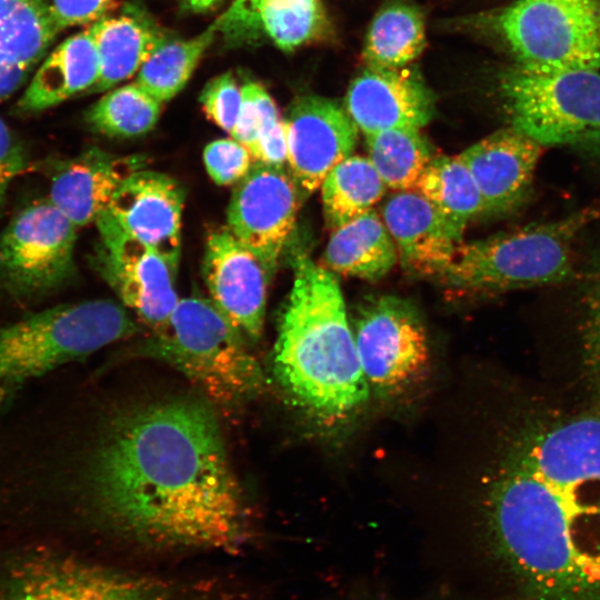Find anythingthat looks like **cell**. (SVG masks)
I'll use <instances>...</instances> for the list:
<instances>
[{
  "instance_id": "4fadbf2b",
  "label": "cell",
  "mask_w": 600,
  "mask_h": 600,
  "mask_svg": "<svg viewBox=\"0 0 600 600\" xmlns=\"http://www.w3.org/2000/svg\"><path fill=\"white\" fill-rule=\"evenodd\" d=\"M99 233L94 264L122 304L153 333L170 319L179 297L177 271L151 248L128 234L103 212L94 222Z\"/></svg>"
},
{
  "instance_id": "4dcf8cb0",
  "label": "cell",
  "mask_w": 600,
  "mask_h": 600,
  "mask_svg": "<svg viewBox=\"0 0 600 600\" xmlns=\"http://www.w3.org/2000/svg\"><path fill=\"white\" fill-rule=\"evenodd\" d=\"M368 158L387 188L413 190L432 159L427 140L417 128H393L366 136Z\"/></svg>"
},
{
  "instance_id": "8d00e7d4",
  "label": "cell",
  "mask_w": 600,
  "mask_h": 600,
  "mask_svg": "<svg viewBox=\"0 0 600 600\" xmlns=\"http://www.w3.org/2000/svg\"><path fill=\"white\" fill-rule=\"evenodd\" d=\"M28 166V154L22 142L0 118V210L13 180Z\"/></svg>"
},
{
  "instance_id": "4316f807",
  "label": "cell",
  "mask_w": 600,
  "mask_h": 600,
  "mask_svg": "<svg viewBox=\"0 0 600 600\" xmlns=\"http://www.w3.org/2000/svg\"><path fill=\"white\" fill-rule=\"evenodd\" d=\"M426 44L421 11L406 1H392L374 16L363 46L368 67L402 68L416 60Z\"/></svg>"
},
{
  "instance_id": "ba28073f",
  "label": "cell",
  "mask_w": 600,
  "mask_h": 600,
  "mask_svg": "<svg viewBox=\"0 0 600 600\" xmlns=\"http://www.w3.org/2000/svg\"><path fill=\"white\" fill-rule=\"evenodd\" d=\"M123 306L108 299L56 306L0 328V386L29 379L137 333Z\"/></svg>"
},
{
  "instance_id": "2e32d148",
  "label": "cell",
  "mask_w": 600,
  "mask_h": 600,
  "mask_svg": "<svg viewBox=\"0 0 600 600\" xmlns=\"http://www.w3.org/2000/svg\"><path fill=\"white\" fill-rule=\"evenodd\" d=\"M202 277L217 308L247 339L258 340L271 279L260 258L227 227L218 228L206 240Z\"/></svg>"
},
{
  "instance_id": "cb8c5ba5",
  "label": "cell",
  "mask_w": 600,
  "mask_h": 600,
  "mask_svg": "<svg viewBox=\"0 0 600 600\" xmlns=\"http://www.w3.org/2000/svg\"><path fill=\"white\" fill-rule=\"evenodd\" d=\"M396 243L381 216L372 208L332 230L323 267L333 273L377 281L398 262Z\"/></svg>"
},
{
  "instance_id": "f546056e",
  "label": "cell",
  "mask_w": 600,
  "mask_h": 600,
  "mask_svg": "<svg viewBox=\"0 0 600 600\" xmlns=\"http://www.w3.org/2000/svg\"><path fill=\"white\" fill-rule=\"evenodd\" d=\"M219 26L218 17L196 37L164 42L140 68L136 82L161 103L171 100L189 81L214 41Z\"/></svg>"
},
{
  "instance_id": "74e56055",
  "label": "cell",
  "mask_w": 600,
  "mask_h": 600,
  "mask_svg": "<svg viewBox=\"0 0 600 600\" xmlns=\"http://www.w3.org/2000/svg\"><path fill=\"white\" fill-rule=\"evenodd\" d=\"M110 0H52L54 21L62 31L73 26L91 24L100 19Z\"/></svg>"
},
{
  "instance_id": "83f0119b",
  "label": "cell",
  "mask_w": 600,
  "mask_h": 600,
  "mask_svg": "<svg viewBox=\"0 0 600 600\" xmlns=\"http://www.w3.org/2000/svg\"><path fill=\"white\" fill-rule=\"evenodd\" d=\"M320 188L326 223L333 230L371 210L387 186L369 158L351 154L327 174Z\"/></svg>"
},
{
  "instance_id": "6da1fadb",
  "label": "cell",
  "mask_w": 600,
  "mask_h": 600,
  "mask_svg": "<svg viewBox=\"0 0 600 600\" xmlns=\"http://www.w3.org/2000/svg\"><path fill=\"white\" fill-rule=\"evenodd\" d=\"M473 506L520 600H600V409L534 373L491 381Z\"/></svg>"
},
{
  "instance_id": "5b68a950",
  "label": "cell",
  "mask_w": 600,
  "mask_h": 600,
  "mask_svg": "<svg viewBox=\"0 0 600 600\" xmlns=\"http://www.w3.org/2000/svg\"><path fill=\"white\" fill-rule=\"evenodd\" d=\"M597 222L600 203L551 221L462 242L439 279L449 289L473 296L569 282L578 266L577 240Z\"/></svg>"
},
{
  "instance_id": "ab89813d",
  "label": "cell",
  "mask_w": 600,
  "mask_h": 600,
  "mask_svg": "<svg viewBox=\"0 0 600 600\" xmlns=\"http://www.w3.org/2000/svg\"><path fill=\"white\" fill-rule=\"evenodd\" d=\"M20 387L18 386H0V417L4 412V409H7L10 404L16 391Z\"/></svg>"
},
{
  "instance_id": "d590c367",
  "label": "cell",
  "mask_w": 600,
  "mask_h": 600,
  "mask_svg": "<svg viewBox=\"0 0 600 600\" xmlns=\"http://www.w3.org/2000/svg\"><path fill=\"white\" fill-rule=\"evenodd\" d=\"M258 0H233L219 17V32L232 44L252 42L261 33L257 13Z\"/></svg>"
},
{
  "instance_id": "7c38bea8",
  "label": "cell",
  "mask_w": 600,
  "mask_h": 600,
  "mask_svg": "<svg viewBox=\"0 0 600 600\" xmlns=\"http://www.w3.org/2000/svg\"><path fill=\"white\" fill-rule=\"evenodd\" d=\"M353 336L363 374L377 396H401L427 373L428 337L409 302L391 296L370 301L357 320Z\"/></svg>"
},
{
  "instance_id": "9a60e30c",
  "label": "cell",
  "mask_w": 600,
  "mask_h": 600,
  "mask_svg": "<svg viewBox=\"0 0 600 600\" xmlns=\"http://www.w3.org/2000/svg\"><path fill=\"white\" fill-rule=\"evenodd\" d=\"M283 123L289 172L298 188L309 193L352 154L358 141V128L349 113L323 97L296 99Z\"/></svg>"
},
{
  "instance_id": "7a4b0ae2",
  "label": "cell",
  "mask_w": 600,
  "mask_h": 600,
  "mask_svg": "<svg viewBox=\"0 0 600 600\" xmlns=\"http://www.w3.org/2000/svg\"><path fill=\"white\" fill-rule=\"evenodd\" d=\"M100 427L70 480L72 497L94 527L147 549L243 546L247 508L207 402L141 401Z\"/></svg>"
},
{
  "instance_id": "8992f818",
  "label": "cell",
  "mask_w": 600,
  "mask_h": 600,
  "mask_svg": "<svg viewBox=\"0 0 600 600\" xmlns=\"http://www.w3.org/2000/svg\"><path fill=\"white\" fill-rule=\"evenodd\" d=\"M246 337L210 300L179 299L168 324L143 346V354L171 364L222 406L250 400L264 387L263 371Z\"/></svg>"
},
{
  "instance_id": "7402d4cb",
  "label": "cell",
  "mask_w": 600,
  "mask_h": 600,
  "mask_svg": "<svg viewBox=\"0 0 600 600\" xmlns=\"http://www.w3.org/2000/svg\"><path fill=\"white\" fill-rule=\"evenodd\" d=\"M33 73L17 108L36 113L91 90L99 79V58L91 26L60 42Z\"/></svg>"
},
{
  "instance_id": "52a82bcc",
  "label": "cell",
  "mask_w": 600,
  "mask_h": 600,
  "mask_svg": "<svg viewBox=\"0 0 600 600\" xmlns=\"http://www.w3.org/2000/svg\"><path fill=\"white\" fill-rule=\"evenodd\" d=\"M507 127L543 147L600 157L598 70L534 71L514 64L496 83Z\"/></svg>"
},
{
  "instance_id": "ffe728a7",
  "label": "cell",
  "mask_w": 600,
  "mask_h": 600,
  "mask_svg": "<svg viewBox=\"0 0 600 600\" xmlns=\"http://www.w3.org/2000/svg\"><path fill=\"white\" fill-rule=\"evenodd\" d=\"M402 267L412 274L439 278L462 243L434 207L416 190L396 191L380 213Z\"/></svg>"
},
{
  "instance_id": "44dd1931",
  "label": "cell",
  "mask_w": 600,
  "mask_h": 600,
  "mask_svg": "<svg viewBox=\"0 0 600 600\" xmlns=\"http://www.w3.org/2000/svg\"><path fill=\"white\" fill-rule=\"evenodd\" d=\"M144 164L146 158L139 154L91 148L57 167L48 199L78 228L88 226L108 210L122 182Z\"/></svg>"
},
{
  "instance_id": "30bf717a",
  "label": "cell",
  "mask_w": 600,
  "mask_h": 600,
  "mask_svg": "<svg viewBox=\"0 0 600 600\" xmlns=\"http://www.w3.org/2000/svg\"><path fill=\"white\" fill-rule=\"evenodd\" d=\"M566 306L536 336V376L600 409V253L578 263ZM569 281V282H570Z\"/></svg>"
},
{
  "instance_id": "d4e9b609",
  "label": "cell",
  "mask_w": 600,
  "mask_h": 600,
  "mask_svg": "<svg viewBox=\"0 0 600 600\" xmlns=\"http://www.w3.org/2000/svg\"><path fill=\"white\" fill-rule=\"evenodd\" d=\"M413 190L434 207L460 238L471 221L484 216L479 188L459 154L432 157Z\"/></svg>"
},
{
  "instance_id": "484cf974",
  "label": "cell",
  "mask_w": 600,
  "mask_h": 600,
  "mask_svg": "<svg viewBox=\"0 0 600 600\" xmlns=\"http://www.w3.org/2000/svg\"><path fill=\"white\" fill-rule=\"evenodd\" d=\"M60 32L52 0H0V58L32 70Z\"/></svg>"
},
{
  "instance_id": "ac0fdd59",
  "label": "cell",
  "mask_w": 600,
  "mask_h": 600,
  "mask_svg": "<svg viewBox=\"0 0 600 600\" xmlns=\"http://www.w3.org/2000/svg\"><path fill=\"white\" fill-rule=\"evenodd\" d=\"M543 148L531 137L504 127L459 154L479 188L484 216L513 214L529 202Z\"/></svg>"
},
{
  "instance_id": "d6a6232c",
  "label": "cell",
  "mask_w": 600,
  "mask_h": 600,
  "mask_svg": "<svg viewBox=\"0 0 600 600\" xmlns=\"http://www.w3.org/2000/svg\"><path fill=\"white\" fill-rule=\"evenodd\" d=\"M262 33L284 51H291L321 36L327 18L321 0H258Z\"/></svg>"
},
{
  "instance_id": "3957f363",
  "label": "cell",
  "mask_w": 600,
  "mask_h": 600,
  "mask_svg": "<svg viewBox=\"0 0 600 600\" xmlns=\"http://www.w3.org/2000/svg\"><path fill=\"white\" fill-rule=\"evenodd\" d=\"M293 281L273 350L274 376L317 421L343 422L367 402L363 374L337 277L308 254L292 261Z\"/></svg>"
},
{
  "instance_id": "d6986e66",
  "label": "cell",
  "mask_w": 600,
  "mask_h": 600,
  "mask_svg": "<svg viewBox=\"0 0 600 600\" xmlns=\"http://www.w3.org/2000/svg\"><path fill=\"white\" fill-rule=\"evenodd\" d=\"M346 109L366 136L393 128L421 129L432 118L434 98L410 67H368L350 84Z\"/></svg>"
},
{
  "instance_id": "60d3db41",
  "label": "cell",
  "mask_w": 600,
  "mask_h": 600,
  "mask_svg": "<svg viewBox=\"0 0 600 600\" xmlns=\"http://www.w3.org/2000/svg\"><path fill=\"white\" fill-rule=\"evenodd\" d=\"M193 11H204L211 8L219 0H183Z\"/></svg>"
},
{
  "instance_id": "277c9868",
  "label": "cell",
  "mask_w": 600,
  "mask_h": 600,
  "mask_svg": "<svg viewBox=\"0 0 600 600\" xmlns=\"http://www.w3.org/2000/svg\"><path fill=\"white\" fill-rule=\"evenodd\" d=\"M0 600H243L220 581L120 569L47 546L0 557Z\"/></svg>"
},
{
  "instance_id": "836d02e7",
  "label": "cell",
  "mask_w": 600,
  "mask_h": 600,
  "mask_svg": "<svg viewBox=\"0 0 600 600\" xmlns=\"http://www.w3.org/2000/svg\"><path fill=\"white\" fill-rule=\"evenodd\" d=\"M203 162L216 184L231 186L247 176L254 159L246 146L231 137L208 143L203 149Z\"/></svg>"
},
{
  "instance_id": "f1b7e54d",
  "label": "cell",
  "mask_w": 600,
  "mask_h": 600,
  "mask_svg": "<svg viewBox=\"0 0 600 600\" xmlns=\"http://www.w3.org/2000/svg\"><path fill=\"white\" fill-rule=\"evenodd\" d=\"M231 137L248 148L256 162H287L283 119L268 91L256 81L241 86V108Z\"/></svg>"
},
{
  "instance_id": "5bb4252c",
  "label": "cell",
  "mask_w": 600,
  "mask_h": 600,
  "mask_svg": "<svg viewBox=\"0 0 600 600\" xmlns=\"http://www.w3.org/2000/svg\"><path fill=\"white\" fill-rule=\"evenodd\" d=\"M298 209V186L290 172L281 166L254 161L232 190L227 228L272 276L294 230Z\"/></svg>"
},
{
  "instance_id": "1f68e13d",
  "label": "cell",
  "mask_w": 600,
  "mask_h": 600,
  "mask_svg": "<svg viewBox=\"0 0 600 600\" xmlns=\"http://www.w3.org/2000/svg\"><path fill=\"white\" fill-rule=\"evenodd\" d=\"M162 103L136 81L109 90L87 111L86 121L92 130L117 138H131L152 130Z\"/></svg>"
},
{
  "instance_id": "e0dca14e",
  "label": "cell",
  "mask_w": 600,
  "mask_h": 600,
  "mask_svg": "<svg viewBox=\"0 0 600 600\" xmlns=\"http://www.w3.org/2000/svg\"><path fill=\"white\" fill-rule=\"evenodd\" d=\"M183 187L172 177L139 169L113 194L108 212L131 237L177 271L181 256Z\"/></svg>"
},
{
  "instance_id": "e575fe53",
  "label": "cell",
  "mask_w": 600,
  "mask_h": 600,
  "mask_svg": "<svg viewBox=\"0 0 600 600\" xmlns=\"http://www.w3.org/2000/svg\"><path fill=\"white\" fill-rule=\"evenodd\" d=\"M199 101L208 119L231 136L241 108V87L233 73L227 71L210 79Z\"/></svg>"
},
{
  "instance_id": "603a6c76",
  "label": "cell",
  "mask_w": 600,
  "mask_h": 600,
  "mask_svg": "<svg viewBox=\"0 0 600 600\" xmlns=\"http://www.w3.org/2000/svg\"><path fill=\"white\" fill-rule=\"evenodd\" d=\"M99 58V79L90 92L110 90L133 77L168 41L164 31L138 12L101 17L90 24Z\"/></svg>"
},
{
  "instance_id": "f35d334b",
  "label": "cell",
  "mask_w": 600,
  "mask_h": 600,
  "mask_svg": "<svg viewBox=\"0 0 600 600\" xmlns=\"http://www.w3.org/2000/svg\"><path fill=\"white\" fill-rule=\"evenodd\" d=\"M29 73L30 69L0 58V101L16 92Z\"/></svg>"
},
{
  "instance_id": "8fae6325",
  "label": "cell",
  "mask_w": 600,
  "mask_h": 600,
  "mask_svg": "<svg viewBox=\"0 0 600 600\" xmlns=\"http://www.w3.org/2000/svg\"><path fill=\"white\" fill-rule=\"evenodd\" d=\"M77 229L48 198L21 209L0 236V288L31 299L66 282L74 270Z\"/></svg>"
},
{
  "instance_id": "9c48e42d",
  "label": "cell",
  "mask_w": 600,
  "mask_h": 600,
  "mask_svg": "<svg viewBox=\"0 0 600 600\" xmlns=\"http://www.w3.org/2000/svg\"><path fill=\"white\" fill-rule=\"evenodd\" d=\"M490 20L522 68L600 69V0H516Z\"/></svg>"
}]
</instances>
